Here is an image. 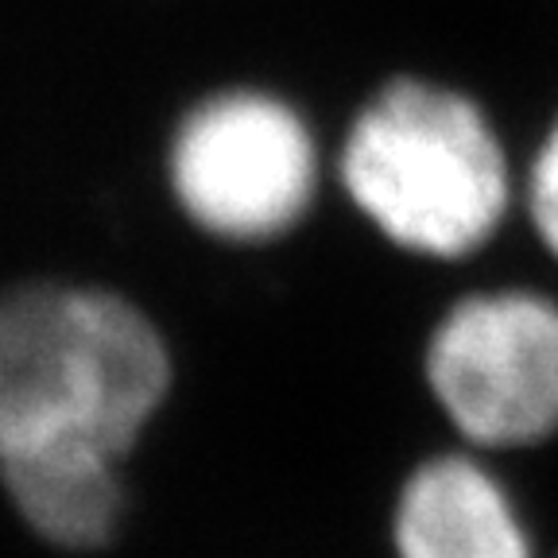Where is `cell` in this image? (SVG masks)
Returning a JSON list of instances; mask_svg holds the SVG:
<instances>
[{
	"label": "cell",
	"instance_id": "obj_3",
	"mask_svg": "<svg viewBox=\"0 0 558 558\" xmlns=\"http://www.w3.org/2000/svg\"><path fill=\"white\" fill-rule=\"evenodd\" d=\"M167 186L206 236L256 248L306 221L323 186V151L288 97L256 86L218 89L174 124Z\"/></svg>",
	"mask_w": 558,
	"mask_h": 558
},
{
	"label": "cell",
	"instance_id": "obj_2",
	"mask_svg": "<svg viewBox=\"0 0 558 558\" xmlns=\"http://www.w3.org/2000/svg\"><path fill=\"white\" fill-rule=\"evenodd\" d=\"M338 179L357 214L400 253L470 260L512 209L505 140L470 94L392 78L353 117Z\"/></svg>",
	"mask_w": 558,
	"mask_h": 558
},
{
	"label": "cell",
	"instance_id": "obj_1",
	"mask_svg": "<svg viewBox=\"0 0 558 558\" xmlns=\"http://www.w3.org/2000/svg\"><path fill=\"white\" fill-rule=\"evenodd\" d=\"M159 326L117 291L32 283L0 295V462H124L171 396Z\"/></svg>",
	"mask_w": 558,
	"mask_h": 558
},
{
	"label": "cell",
	"instance_id": "obj_4",
	"mask_svg": "<svg viewBox=\"0 0 558 558\" xmlns=\"http://www.w3.org/2000/svg\"><path fill=\"white\" fill-rule=\"evenodd\" d=\"M423 380L470 450L508 453L558 438V299L535 288L453 299L423 345Z\"/></svg>",
	"mask_w": 558,
	"mask_h": 558
},
{
	"label": "cell",
	"instance_id": "obj_7",
	"mask_svg": "<svg viewBox=\"0 0 558 558\" xmlns=\"http://www.w3.org/2000/svg\"><path fill=\"white\" fill-rule=\"evenodd\" d=\"M523 206H527V218H532V229L543 241V248L558 260V117L550 121L547 136L539 140L532 167H527Z\"/></svg>",
	"mask_w": 558,
	"mask_h": 558
},
{
	"label": "cell",
	"instance_id": "obj_6",
	"mask_svg": "<svg viewBox=\"0 0 558 558\" xmlns=\"http://www.w3.org/2000/svg\"><path fill=\"white\" fill-rule=\"evenodd\" d=\"M0 481L35 535L66 550H97L124 515L121 462L97 453H39L0 462Z\"/></svg>",
	"mask_w": 558,
	"mask_h": 558
},
{
	"label": "cell",
	"instance_id": "obj_5",
	"mask_svg": "<svg viewBox=\"0 0 558 558\" xmlns=\"http://www.w3.org/2000/svg\"><path fill=\"white\" fill-rule=\"evenodd\" d=\"M396 558H535L520 500L481 450H438L403 477L388 520Z\"/></svg>",
	"mask_w": 558,
	"mask_h": 558
}]
</instances>
